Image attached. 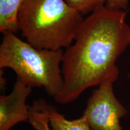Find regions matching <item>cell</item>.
Listing matches in <instances>:
<instances>
[{"label": "cell", "mask_w": 130, "mask_h": 130, "mask_svg": "<svg viewBox=\"0 0 130 130\" xmlns=\"http://www.w3.org/2000/svg\"><path fill=\"white\" fill-rule=\"evenodd\" d=\"M126 12L102 6L84 19L74 41L63 53V88L54 98L61 104L77 100L104 81H116V61L130 45Z\"/></svg>", "instance_id": "cell-1"}, {"label": "cell", "mask_w": 130, "mask_h": 130, "mask_svg": "<svg viewBox=\"0 0 130 130\" xmlns=\"http://www.w3.org/2000/svg\"><path fill=\"white\" fill-rule=\"evenodd\" d=\"M84 19L65 0H24L18 25L35 48L59 50L73 43Z\"/></svg>", "instance_id": "cell-2"}, {"label": "cell", "mask_w": 130, "mask_h": 130, "mask_svg": "<svg viewBox=\"0 0 130 130\" xmlns=\"http://www.w3.org/2000/svg\"><path fill=\"white\" fill-rule=\"evenodd\" d=\"M63 53V50H39L7 32L3 34L0 45V69L10 68L26 85L43 88L54 98L64 84Z\"/></svg>", "instance_id": "cell-3"}, {"label": "cell", "mask_w": 130, "mask_h": 130, "mask_svg": "<svg viewBox=\"0 0 130 130\" xmlns=\"http://www.w3.org/2000/svg\"><path fill=\"white\" fill-rule=\"evenodd\" d=\"M114 83L102 82L87 100L83 115L93 130H122L120 119L128 111L115 95Z\"/></svg>", "instance_id": "cell-4"}, {"label": "cell", "mask_w": 130, "mask_h": 130, "mask_svg": "<svg viewBox=\"0 0 130 130\" xmlns=\"http://www.w3.org/2000/svg\"><path fill=\"white\" fill-rule=\"evenodd\" d=\"M32 88L16 78L12 92L0 96V130H10L18 123L28 122L29 106L26 104Z\"/></svg>", "instance_id": "cell-5"}, {"label": "cell", "mask_w": 130, "mask_h": 130, "mask_svg": "<svg viewBox=\"0 0 130 130\" xmlns=\"http://www.w3.org/2000/svg\"><path fill=\"white\" fill-rule=\"evenodd\" d=\"M46 109L52 130H93L83 115L77 119L70 121L59 113L53 105L47 103Z\"/></svg>", "instance_id": "cell-6"}, {"label": "cell", "mask_w": 130, "mask_h": 130, "mask_svg": "<svg viewBox=\"0 0 130 130\" xmlns=\"http://www.w3.org/2000/svg\"><path fill=\"white\" fill-rule=\"evenodd\" d=\"M24 0H0V31L15 33L19 31L18 13Z\"/></svg>", "instance_id": "cell-7"}, {"label": "cell", "mask_w": 130, "mask_h": 130, "mask_svg": "<svg viewBox=\"0 0 130 130\" xmlns=\"http://www.w3.org/2000/svg\"><path fill=\"white\" fill-rule=\"evenodd\" d=\"M47 102L44 100L35 101L29 106L28 122L35 130H52L49 123L46 109Z\"/></svg>", "instance_id": "cell-8"}, {"label": "cell", "mask_w": 130, "mask_h": 130, "mask_svg": "<svg viewBox=\"0 0 130 130\" xmlns=\"http://www.w3.org/2000/svg\"><path fill=\"white\" fill-rule=\"evenodd\" d=\"M66 2L82 15L89 14L105 6L106 0H65Z\"/></svg>", "instance_id": "cell-9"}, {"label": "cell", "mask_w": 130, "mask_h": 130, "mask_svg": "<svg viewBox=\"0 0 130 130\" xmlns=\"http://www.w3.org/2000/svg\"><path fill=\"white\" fill-rule=\"evenodd\" d=\"M129 5V0H106L105 6L112 9L126 11Z\"/></svg>", "instance_id": "cell-10"}, {"label": "cell", "mask_w": 130, "mask_h": 130, "mask_svg": "<svg viewBox=\"0 0 130 130\" xmlns=\"http://www.w3.org/2000/svg\"><path fill=\"white\" fill-rule=\"evenodd\" d=\"M128 77H130V72H129V74H128Z\"/></svg>", "instance_id": "cell-11"}]
</instances>
